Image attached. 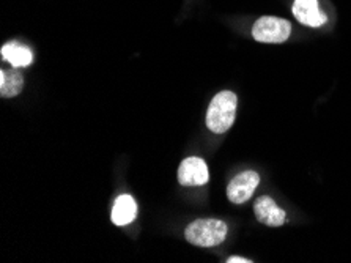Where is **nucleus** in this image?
Wrapping results in <instances>:
<instances>
[{"label":"nucleus","instance_id":"obj_4","mask_svg":"<svg viewBox=\"0 0 351 263\" xmlns=\"http://www.w3.org/2000/svg\"><path fill=\"white\" fill-rule=\"evenodd\" d=\"M260 183V176L257 172L246 170L237 175L235 179L230 181V185L227 187V197L232 203H244L252 197L254 191L257 190Z\"/></svg>","mask_w":351,"mask_h":263},{"label":"nucleus","instance_id":"obj_10","mask_svg":"<svg viewBox=\"0 0 351 263\" xmlns=\"http://www.w3.org/2000/svg\"><path fill=\"white\" fill-rule=\"evenodd\" d=\"M24 87V79L19 71H0V95L3 98H13Z\"/></svg>","mask_w":351,"mask_h":263},{"label":"nucleus","instance_id":"obj_6","mask_svg":"<svg viewBox=\"0 0 351 263\" xmlns=\"http://www.w3.org/2000/svg\"><path fill=\"white\" fill-rule=\"evenodd\" d=\"M254 213L258 222L269 227H280L287 221L285 211L276 205V202L268 196H262L255 201Z\"/></svg>","mask_w":351,"mask_h":263},{"label":"nucleus","instance_id":"obj_5","mask_svg":"<svg viewBox=\"0 0 351 263\" xmlns=\"http://www.w3.org/2000/svg\"><path fill=\"white\" fill-rule=\"evenodd\" d=\"M208 168L200 158H186L178 168V181L183 186H202L208 181Z\"/></svg>","mask_w":351,"mask_h":263},{"label":"nucleus","instance_id":"obj_7","mask_svg":"<svg viewBox=\"0 0 351 263\" xmlns=\"http://www.w3.org/2000/svg\"><path fill=\"white\" fill-rule=\"evenodd\" d=\"M293 14L301 24L309 27H320L326 23V14L320 12L317 0H295Z\"/></svg>","mask_w":351,"mask_h":263},{"label":"nucleus","instance_id":"obj_8","mask_svg":"<svg viewBox=\"0 0 351 263\" xmlns=\"http://www.w3.org/2000/svg\"><path fill=\"white\" fill-rule=\"evenodd\" d=\"M137 216L136 201L131 196L123 194L117 197L112 208V222L119 227L131 224Z\"/></svg>","mask_w":351,"mask_h":263},{"label":"nucleus","instance_id":"obj_11","mask_svg":"<svg viewBox=\"0 0 351 263\" xmlns=\"http://www.w3.org/2000/svg\"><path fill=\"white\" fill-rule=\"evenodd\" d=\"M227 262H228V263H251L252 260L243 259V257H228Z\"/></svg>","mask_w":351,"mask_h":263},{"label":"nucleus","instance_id":"obj_2","mask_svg":"<svg viewBox=\"0 0 351 263\" xmlns=\"http://www.w3.org/2000/svg\"><path fill=\"white\" fill-rule=\"evenodd\" d=\"M186 240L199 248H213L227 237V225L219 219H197L186 227Z\"/></svg>","mask_w":351,"mask_h":263},{"label":"nucleus","instance_id":"obj_1","mask_svg":"<svg viewBox=\"0 0 351 263\" xmlns=\"http://www.w3.org/2000/svg\"><path fill=\"white\" fill-rule=\"evenodd\" d=\"M238 98L233 92H221L211 100L206 111V126L208 130L222 134L228 131L235 122Z\"/></svg>","mask_w":351,"mask_h":263},{"label":"nucleus","instance_id":"obj_3","mask_svg":"<svg viewBox=\"0 0 351 263\" xmlns=\"http://www.w3.org/2000/svg\"><path fill=\"white\" fill-rule=\"evenodd\" d=\"M291 24L289 21L274 16H263L252 27V36L255 40L260 43H273V45L289 40Z\"/></svg>","mask_w":351,"mask_h":263},{"label":"nucleus","instance_id":"obj_9","mask_svg":"<svg viewBox=\"0 0 351 263\" xmlns=\"http://www.w3.org/2000/svg\"><path fill=\"white\" fill-rule=\"evenodd\" d=\"M2 57L7 62L12 63L14 68L29 67L30 63L34 62V54H32L29 47L19 45V43L16 41L7 43V45L2 47Z\"/></svg>","mask_w":351,"mask_h":263}]
</instances>
